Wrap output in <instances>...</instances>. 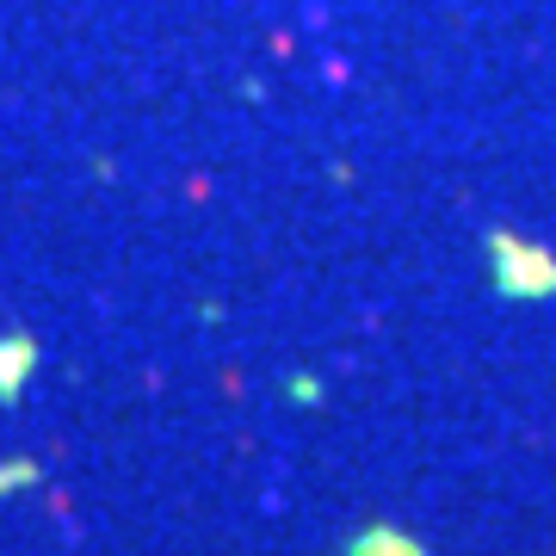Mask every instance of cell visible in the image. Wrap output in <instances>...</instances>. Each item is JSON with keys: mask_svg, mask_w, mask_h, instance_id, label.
Returning a JSON list of instances; mask_svg holds the SVG:
<instances>
[{"mask_svg": "<svg viewBox=\"0 0 556 556\" xmlns=\"http://www.w3.org/2000/svg\"><path fill=\"white\" fill-rule=\"evenodd\" d=\"M31 371H38V340L7 334L0 340V402H20V390H25Z\"/></svg>", "mask_w": 556, "mask_h": 556, "instance_id": "obj_1", "label": "cell"}, {"mask_svg": "<svg viewBox=\"0 0 556 556\" xmlns=\"http://www.w3.org/2000/svg\"><path fill=\"white\" fill-rule=\"evenodd\" d=\"M353 556H420V551H408L402 538H390V532H365L353 544Z\"/></svg>", "mask_w": 556, "mask_h": 556, "instance_id": "obj_2", "label": "cell"}, {"mask_svg": "<svg viewBox=\"0 0 556 556\" xmlns=\"http://www.w3.org/2000/svg\"><path fill=\"white\" fill-rule=\"evenodd\" d=\"M20 482H38V464H0V495L20 489Z\"/></svg>", "mask_w": 556, "mask_h": 556, "instance_id": "obj_3", "label": "cell"}]
</instances>
